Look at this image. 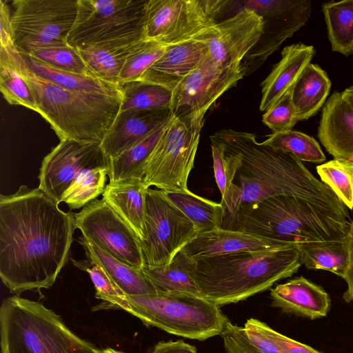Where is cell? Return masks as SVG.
Here are the masks:
<instances>
[{
  "label": "cell",
  "mask_w": 353,
  "mask_h": 353,
  "mask_svg": "<svg viewBox=\"0 0 353 353\" xmlns=\"http://www.w3.org/2000/svg\"><path fill=\"white\" fill-rule=\"evenodd\" d=\"M76 229L39 188L0 196V277L12 294L50 288L68 261Z\"/></svg>",
  "instance_id": "6da1fadb"
},
{
  "label": "cell",
  "mask_w": 353,
  "mask_h": 353,
  "mask_svg": "<svg viewBox=\"0 0 353 353\" xmlns=\"http://www.w3.org/2000/svg\"><path fill=\"white\" fill-rule=\"evenodd\" d=\"M351 222L349 209L334 193L281 194L241 205L224 217L221 228L299 246L347 239Z\"/></svg>",
  "instance_id": "7a4b0ae2"
},
{
  "label": "cell",
  "mask_w": 353,
  "mask_h": 353,
  "mask_svg": "<svg viewBox=\"0 0 353 353\" xmlns=\"http://www.w3.org/2000/svg\"><path fill=\"white\" fill-rule=\"evenodd\" d=\"M210 138L239 159L233 185L226 201L221 203L225 216L234 214L242 205L276 195L334 193L293 154L258 142L254 134L222 129Z\"/></svg>",
  "instance_id": "3957f363"
},
{
  "label": "cell",
  "mask_w": 353,
  "mask_h": 353,
  "mask_svg": "<svg viewBox=\"0 0 353 353\" xmlns=\"http://www.w3.org/2000/svg\"><path fill=\"white\" fill-rule=\"evenodd\" d=\"M0 61L26 82L37 113L50 125L60 140L101 143L121 111L122 93L71 90L36 74L14 46L10 32L0 33Z\"/></svg>",
  "instance_id": "277c9868"
},
{
  "label": "cell",
  "mask_w": 353,
  "mask_h": 353,
  "mask_svg": "<svg viewBox=\"0 0 353 353\" xmlns=\"http://www.w3.org/2000/svg\"><path fill=\"white\" fill-rule=\"evenodd\" d=\"M302 265L299 246L217 255L193 262L203 297L222 306L264 292Z\"/></svg>",
  "instance_id": "5b68a950"
},
{
  "label": "cell",
  "mask_w": 353,
  "mask_h": 353,
  "mask_svg": "<svg viewBox=\"0 0 353 353\" xmlns=\"http://www.w3.org/2000/svg\"><path fill=\"white\" fill-rule=\"evenodd\" d=\"M1 353H97L75 334L61 316L40 302L18 295L0 307Z\"/></svg>",
  "instance_id": "8992f818"
},
{
  "label": "cell",
  "mask_w": 353,
  "mask_h": 353,
  "mask_svg": "<svg viewBox=\"0 0 353 353\" xmlns=\"http://www.w3.org/2000/svg\"><path fill=\"white\" fill-rule=\"evenodd\" d=\"M122 310L146 326L199 341L220 335L228 320L215 303L203 296L189 294L126 295Z\"/></svg>",
  "instance_id": "52a82bcc"
},
{
  "label": "cell",
  "mask_w": 353,
  "mask_h": 353,
  "mask_svg": "<svg viewBox=\"0 0 353 353\" xmlns=\"http://www.w3.org/2000/svg\"><path fill=\"white\" fill-rule=\"evenodd\" d=\"M148 0H79L75 22L67 37L75 48L125 45L144 39Z\"/></svg>",
  "instance_id": "ba28073f"
},
{
  "label": "cell",
  "mask_w": 353,
  "mask_h": 353,
  "mask_svg": "<svg viewBox=\"0 0 353 353\" xmlns=\"http://www.w3.org/2000/svg\"><path fill=\"white\" fill-rule=\"evenodd\" d=\"M205 115L174 117L166 125L145 164L143 182L165 192L190 193L188 179L194 168Z\"/></svg>",
  "instance_id": "9c48e42d"
},
{
  "label": "cell",
  "mask_w": 353,
  "mask_h": 353,
  "mask_svg": "<svg viewBox=\"0 0 353 353\" xmlns=\"http://www.w3.org/2000/svg\"><path fill=\"white\" fill-rule=\"evenodd\" d=\"M232 3L229 0H148L144 39L164 46L194 39L215 24Z\"/></svg>",
  "instance_id": "30bf717a"
},
{
  "label": "cell",
  "mask_w": 353,
  "mask_h": 353,
  "mask_svg": "<svg viewBox=\"0 0 353 353\" xmlns=\"http://www.w3.org/2000/svg\"><path fill=\"white\" fill-rule=\"evenodd\" d=\"M10 23L14 46L22 54L36 46L68 43L79 0H14Z\"/></svg>",
  "instance_id": "8fae6325"
},
{
  "label": "cell",
  "mask_w": 353,
  "mask_h": 353,
  "mask_svg": "<svg viewBox=\"0 0 353 353\" xmlns=\"http://www.w3.org/2000/svg\"><path fill=\"white\" fill-rule=\"evenodd\" d=\"M197 235L193 223L164 191L147 189L145 239L139 242L145 264L159 266L170 263Z\"/></svg>",
  "instance_id": "7c38bea8"
},
{
  "label": "cell",
  "mask_w": 353,
  "mask_h": 353,
  "mask_svg": "<svg viewBox=\"0 0 353 353\" xmlns=\"http://www.w3.org/2000/svg\"><path fill=\"white\" fill-rule=\"evenodd\" d=\"M236 3L241 8L254 10L263 19L261 37L241 62L245 76L258 70L286 39L301 29L312 12L309 0H245Z\"/></svg>",
  "instance_id": "4fadbf2b"
},
{
  "label": "cell",
  "mask_w": 353,
  "mask_h": 353,
  "mask_svg": "<svg viewBox=\"0 0 353 353\" xmlns=\"http://www.w3.org/2000/svg\"><path fill=\"white\" fill-rule=\"evenodd\" d=\"M82 236L113 256L143 270L145 265L138 238L132 229L101 199H94L74 214Z\"/></svg>",
  "instance_id": "5bb4252c"
},
{
  "label": "cell",
  "mask_w": 353,
  "mask_h": 353,
  "mask_svg": "<svg viewBox=\"0 0 353 353\" xmlns=\"http://www.w3.org/2000/svg\"><path fill=\"white\" fill-rule=\"evenodd\" d=\"M242 65L222 68L208 53L172 90L170 110L174 117L205 115L227 90L245 77Z\"/></svg>",
  "instance_id": "9a60e30c"
},
{
  "label": "cell",
  "mask_w": 353,
  "mask_h": 353,
  "mask_svg": "<svg viewBox=\"0 0 353 353\" xmlns=\"http://www.w3.org/2000/svg\"><path fill=\"white\" fill-rule=\"evenodd\" d=\"M108 163L100 143L61 139L41 162L38 188L59 205L79 173L87 169L108 167Z\"/></svg>",
  "instance_id": "2e32d148"
},
{
  "label": "cell",
  "mask_w": 353,
  "mask_h": 353,
  "mask_svg": "<svg viewBox=\"0 0 353 353\" xmlns=\"http://www.w3.org/2000/svg\"><path fill=\"white\" fill-rule=\"evenodd\" d=\"M263 19L254 10L241 8L233 16L216 22L195 39L203 41L208 54L222 68L239 66L258 42Z\"/></svg>",
  "instance_id": "e0dca14e"
},
{
  "label": "cell",
  "mask_w": 353,
  "mask_h": 353,
  "mask_svg": "<svg viewBox=\"0 0 353 353\" xmlns=\"http://www.w3.org/2000/svg\"><path fill=\"white\" fill-rule=\"evenodd\" d=\"M173 117L170 108L121 110L101 143L108 159H114Z\"/></svg>",
  "instance_id": "ac0fdd59"
},
{
  "label": "cell",
  "mask_w": 353,
  "mask_h": 353,
  "mask_svg": "<svg viewBox=\"0 0 353 353\" xmlns=\"http://www.w3.org/2000/svg\"><path fill=\"white\" fill-rule=\"evenodd\" d=\"M290 246L253 234L219 228L198 234L181 250L190 261L194 262L209 256L243 252L266 251Z\"/></svg>",
  "instance_id": "d6986e66"
},
{
  "label": "cell",
  "mask_w": 353,
  "mask_h": 353,
  "mask_svg": "<svg viewBox=\"0 0 353 353\" xmlns=\"http://www.w3.org/2000/svg\"><path fill=\"white\" fill-rule=\"evenodd\" d=\"M208 53L206 44L196 39L166 46L163 53L143 74L140 80L172 90L199 65Z\"/></svg>",
  "instance_id": "ffe728a7"
},
{
  "label": "cell",
  "mask_w": 353,
  "mask_h": 353,
  "mask_svg": "<svg viewBox=\"0 0 353 353\" xmlns=\"http://www.w3.org/2000/svg\"><path fill=\"white\" fill-rule=\"evenodd\" d=\"M270 297L272 307L310 320L326 316L331 308L329 294L321 285L303 276L270 289Z\"/></svg>",
  "instance_id": "44dd1931"
},
{
  "label": "cell",
  "mask_w": 353,
  "mask_h": 353,
  "mask_svg": "<svg viewBox=\"0 0 353 353\" xmlns=\"http://www.w3.org/2000/svg\"><path fill=\"white\" fill-rule=\"evenodd\" d=\"M317 136L334 159L353 162V110L336 91L323 105Z\"/></svg>",
  "instance_id": "7402d4cb"
},
{
  "label": "cell",
  "mask_w": 353,
  "mask_h": 353,
  "mask_svg": "<svg viewBox=\"0 0 353 353\" xmlns=\"http://www.w3.org/2000/svg\"><path fill=\"white\" fill-rule=\"evenodd\" d=\"M315 52L313 46L303 43L283 49L280 61L261 83V111L265 112L294 86L304 69L311 63Z\"/></svg>",
  "instance_id": "603a6c76"
},
{
  "label": "cell",
  "mask_w": 353,
  "mask_h": 353,
  "mask_svg": "<svg viewBox=\"0 0 353 353\" xmlns=\"http://www.w3.org/2000/svg\"><path fill=\"white\" fill-rule=\"evenodd\" d=\"M145 187L143 179L109 182L102 199L132 229L141 241L145 239Z\"/></svg>",
  "instance_id": "cb8c5ba5"
},
{
  "label": "cell",
  "mask_w": 353,
  "mask_h": 353,
  "mask_svg": "<svg viewBox=\"0 0 353 353\" xmlns=\"http://www.w3.org/2000/svg\"><path fill=\"white\" fill-rule=\"evenodd\" d=\"M78 242L84 249L87 259L100 265L126 295H142L157 292L143 270H138L113 256L90 243L83 236L78 239Z\"/></svg>",
  "instance_id": "d4e9b609"
},
{
  "label": "cell",
  "mask_w": 353,
  "mask_h": 353,
  "mask_svg": "<svg viewBox=\"0 0 353 353\" xmlns=\"http://www.w3.org/2000/svg\"><path fill=\"white\" fill-rule=\"evenodd\" d=\"M331 85L327 72L319 65L311 63L304 69L292 92L297 123L317 114L327 101Z\"/></svg>",
  "instance_id": "484cf974"
},
{
  "label": "cell",
  "mask_w": 353,
  "mask_h": 353,
  "mask_svg": "<svg viewBox=\"0 0 353 353\" xmlns=\"http://www.w3.org/2000/svg\"><path fill=\"white\" fill-rule=\"evenodd\" d=\"M145 275L157 292L202 296L193 273V262L179 251L169 263L143 267Z\"/></svg>",
  "instance_id": "4316f807"
},
{
  "label": "cell",
  "mask_w": 353,
  "mask_h": 353,
  "mask_svg": "<svg viewBox=\"0 0 353 353\" xmlns=\"http://www.w3.org/2000/svg\"><path fill=\"white\" fill-rule=\"evenodd\" d=\"M22 55L28 66L36 74L63 88L89 92L122 93L120 83H112L95 75L82 74L60 70L31 56Z\"/></svg>",
  "instance_id": "83f0119b"
},
{
  "label": "cell",
  "mask_w": 353,
  "mask_h": 353,
  "mask_svg": "<svg viewBox=\"0 0 353 353\" xmlns=\"http://www.w3.org/2000/svg\"><path fill=\"white\" fill-rule=\"evenodd\" d=\"M220 335L228 353H283L261 331L256 319H248L243 327L234 325L228 319Z\"/></svg>",
  "instance_id": "f1b7e54d"
},
{
  "label": "cell",
  "mask_w": 353,
  "mask_h": 353,
  "mask_svg": "<svg viewBox=\"0 0 353 353\" xmlns=\"http://www.w3.org/2000/svg\"><path fill=\"white\" fill-rule=\"evenodd\" d=\"M302 264L309 270H323L343 278L348 265L347 238L299 245Z\"/></svg>",
  "instance_id": "f546056e"
},
{
  "label": "cell",
  "mask_w": 353,
  "mask_h": 353,
  "mask_svg": "<svg viewBox=\"0 0 353 353\" xmlns=\"http://www.w3.org/2000/svg\"><path fill=\"white\" fill-rule=\"evenodd\" d=\"M165 194L193 223L198 234L222 227L225 212L221 202L212 201L192 192H165Z\"/></svg>",
  "instance_id": "4dcf8cb0"
},
{
  "label": "cell",
  "mask_w": 353,
  "mask_h": 353,
  "mask_svg": "<svg viewBox=\"0 0 353 353\" xmlns=\"http://www.w3.org/2000/svg\"><path fill=\"white\" fill-rule=\"evenodd\" d=\"M141 41L125 45L90 46L77 49L93 74L108 81L119 83V77L126 57Z\"/></svg>",
  "instance_id": "1f68e13d"
},
{
  "label": "cell",
  "mask_w": 353,
  "mask_h": 353,
  "mask_svg": "<svg viewBox=\"0 0 353 353\" xmlns=\"http://www.w3.org/2000/svg\"><path fill=\"white\" fill-rule=\"evenodd\" d=\"M167 124L157 129L118 157L109 159L108 176L110 182L143 179L145 161Z\"/></svg>",
  "instance_id": "d6a6232c"
},
{
  "label": "cell",
  "mask_w": 353,
  "mask_h": 353,
  "mask_svg": "<svg viewBox=\"0 0 353 353\" xmlns=\"http://www.w3.org/2000/svg\"><path fill=\"white\" fill-rule=\"evenodd\" d=\"M322 11L332 50L346 57L353 53V0L328 1Z\"/></svg>",
  "instance_id": "836d02e7"
},
{
  "label": "cell",
  "mask_w": 353,
  "mask_h": 353,
  "mask_svg": "<svg viewBox=\"0 0 353 353\" xmlns=\"http://www.w3.org/2000/svg\"><path fill=\"white\" fill-rule=\"evenodd\" d=\"M123 94L121 110L170 108L172 90L137 80L120 83Z\"/></svg>",
  "instance_id": "e575fe53"
},
{
  "label": "cell",
  "mask_w": 353,
  "mask_h": 353,
  "mask_svg": "<svg viewBox=\"0 0 353 353\" xmlns=\"http://www.w3.org/2000/svg\"><path fill=\"white\" fill-rule=\"evenodd\" d=\"M108 167L82 171L64 192L61 203L70 210L79 209L102 194L106 186Z\"/></svg>",
  "instance_id": "d590c367"
},
{
  "label": "cell",
  "mask_w": 353,
  "mask_h": 353,
  "mask_svg": "<svg viewBox=\"0 0 353 353\" xmlns=\"http://www.w3.org/2000/svg\"><path fill=\"white\" fill-rule=\"evenodd\" d=\"M262 143L274 149L290 153L301 162L320 163L326 160L316 139L297 130L272 133Z\"/></svg>",
  "instance_id": "8d00e7d4"
},
{
  "label": "cell",
  "mask_w": 353,
  "mask_h": 353,
  "mask_svg": "<svg viewBox=\"0 0 353 353\" xmlns=\"http://www.w3.org/2000/svg\"><path fill=\"white\" fill-rule=\"evenodd\" d=\"M321 181L350 210L353 209V162L334 159L316 166Z\"/></svg>",
  "instance_id": "74e56055"
},
{
  "label": "cell",
  "mask_w": 353,
  "mask_h": 353,
  "mask_svg": "<svg viewBox=\"0 0 353 353\" xmlns=\"http://www.w3.org/2000/svg\"><path fill=\"white\" fill-rule=\"evenodd\" d=\"M26 55L60 70L82 74L95 75L90 71L78 50L70 46L68 43L38 46L32 48Z\"/></svg>",
  "instance_id": "f35d334b"
},
{
  "label": "cell",
  "mask_w": 353,
  "mask_h": 353,
  "mask_svg": "<svg viewBox=\"0 0 353 353\" xmlns=\"http://www.w3.org/2000/svg\"><path fill=\"white\" fill-rule=\"evenodd\" d=\"M166 46L143 39L127 56L119 77V83L140 80L143 74L163 53Z\"/></svg>",
  "instance_id": "ab89813d"
},
{
  "label": "cell",
  "mask_w": 353,
  "mask_h": 353,
  "mask_svg": "<svg viewBox=\"0 0 353 353\" xmlns=\"http://www.w3.org/2000/svg\"><path fill=\"white\" fill-rule=\"evenodd\" d=\"M71 260L76 267L88 272L96 290L95 296L103 301L104 307L123 309L126 294L112 281L100 265L88 259Z\"/></svg>",
  "instance_id": "60d3db41"
},
{
  "label": "cell",
  "mask_w": 353,
  "mask_h": 353,
  "mask_svg": "<svg viewBox=\"0 0 353 353\" xmlns=\"http://www.w3.org/2000/svg\"><path fill=\"white\" fill-rule=\"evenodd\" d=\"M0 90L7 102L37 112L32 92L21 76L5 62L0 61Z\"/></svg>",
  "instance_id": "b9f144b4"
},
{
  "label": "cell",
  "mask_w": 353,
  "mask_h": 353,
  "mask_svg": "<svg viewBox=\"0 0 353 353\" xmlns=\"http://www.w3.org/2000/svg\"><path fill=\"white\" fill-rule=\"evenodd\" d=\"M210 142L214 178L221 194V203H224L233 185L239 159L235 154L225 152L221 143L212 140Z\"/></svg>",
  "instance_id": "7bdbcfd3"
},
{
  "label": "cell",
  "mask_w": 353,
  "mask_h": 353,
  "mask_svg": "<svg viewBox=\"0 0 353 353\" xmlns=\"http://www.w3.org/2000/svg\"><path fill=\"white\" fill-rule=\"evenodd\" d=\"M292 88L276 103L268 109L262 117L263 123L273 133L292 130L297 123L296 110L292 97Z\"/></svg>",
  "instance_id": "ee69618b"
},
{
  "label": "cell",
  "mask_w": 353,
  "mask_h": 353,
  "mask_svg": "<svg viewBox=\"0 0 353 353\" xmlns=\"http://www.w3.org/2000/svg\"><path fill=\"white\" fill-rule=\"evenodd\" d=\"M258 325L261 331L273 341L283 353H321L309 345L276 332L259 320H258Z\"/></svg>",
  "instance_id": "f6af8a7d"
},
{
  "label": "cell",
  "mask_w": 353,
  "mask_h": 353,
  "mask_svg": "<svg viewBox=\"0 0 353 353\" xmlns=\"http://www.w3.org/2000/svg\"><path fill=\"white\" fill-rule=\"evenodd\" d=\"M349 259L348 265L344 277L347 283V289L342 298L345 303L353 301V214L351 225L347 235Z\"/></svg>",
  "instance_id": "bcb514c9"
},
{
  "label": "cell",
  "mask_w": 353,
  "mask_h": 353,
  "mask_svg": "<svg viewBox=\"0 0 353 353\" xmlns=\"http://www.w3.org/2000/svg\"><path fill=\"white\" fill-rule=\"evenodd\" d=\"M146 353H197L195 346L183 340L160 341Z\"/></svg>",
  "instance_id": "7dc6e473"
},
{
  "label": "cell",
  "mask_w": 353,
  "mask_h": 353,
  "mask_svg": "<svg viewBox=\"0 0 353 353\" xmlns=\"http://www.w3.org/2000/svg\"><path fill=\"white\" fill-rule=\"evenodd\" d=\"M341 93L343 98L353 110V85L345 88Z\"/></svg>",
  "instance_id": "c3c4849f"
},
{
  "label": "cell",
  "mask_w": 353,
  "mask_h": 353,
  "mask_svg": "<svg viewBox=\"0 0 353 353\" xmlns=\"http://www.w3.org/2000/svg\"><path fill=\"white\" fill-rule=\"evenodd\" d=\"M97 353H125V352L115 350L112 347H106L104 349H99Z\"/></svg>",
  "instance_id": "681fc988"
}]
</instances>
